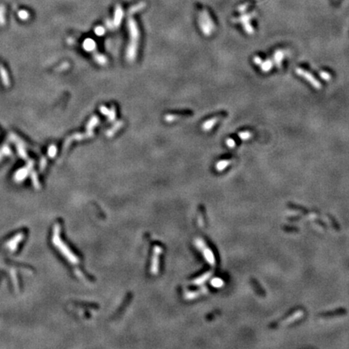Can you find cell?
<instances>
[{"label": "cell", "mask_w": 349, "mask_h": 349, "mask_svg": "<svg viewBox=\"0 0 349 349\" xmlns=\"http://www.w3.org/2000/svg\"><path fill=\"white\" fill-rule=\"evenodd\" d=\"M129 28L130 30V42L126 50V58L128 61L131 62L134 61L135 58L137 57L139 33H138L137 25L135 24L134 21L132 19H130L129 22Z\"/></svg>", "instance_id": "1"}, {"label": "cell", "mask_w": 349, "mask_h": 349, "mask_svg": "<svg viewBox=\"0 0 349 349\" xmlns=\"http://www.w3.org/2000/svg\"><path fill=\"white\" fill-rule=\"evenodd\" d=\"M58 233H59V227L57 226L56 228H55L54 235V238H53V239H54L53 241H54V243L55 244V246H56L57 248L60 249L61 253H62L64 255H66V257H67V259H68L70 261L72 262V263H74V264L78 263V259H77V258H76L75 256H74V255L68 250V248L66 247V246H64V244L61 241L60 238H59Z\"/></svg>", "instance_id": "2"}, {"label": "cell", "mask_w": 349, "mask_h": 349, "mask_svg": "<svg viewBox=\"0 0 349 349\" xmlns=\"http://www.w3.org/2000/svg\"><path fill=\"white\" fill-rule=\"evenodd\" d=\"M295 72H296L297 74H298L299 76H301V77H302L303 78H305L307 82H309V83L315 88V89L319 90L322 88V84H321L320 82H319V81L312 74L309 73L308 71H305V70H303V69L302 68H297L295 70Z\"/></svg>", "instance_id": "3"}, {"label": "cell", "mask_w": 349, "mask_h": 349, "mask_svg": "<svg viewBox=\"0 0 349 349\" xmlns=\"http://www.w3.org/2000/svg\"><path fill=\"white\" fill-rule=\"evenodd\" d=\"M10 139L12 140V142H15V144L16 145V149L17 152L19 154V155L24 159H27L28 158V155H27L26 150H25V144L24 142L19 138L17 135L15 133H10L9 135Z\"/></svg>", "instance_id": "4"}, {"label": "cell", "mask_w": 349, "mask_h": 349, "mask_svg": "<svg viewBox=\"0 0 349 349\" xmlns=\"http://www.w3.org/2000/svg\"><path fill=\"white\" fill-rule=\"evenodd\" d=\"M93 135H94L93 133H88V132H87L86 133H75V134L71 135V136H70L69 137H67V139L66 140V142L64 143V149L68 148L69 146L71 145V143L73 142L74 140L80 141V140L87 139V138L92 137H93Z\"/></svg>", "instance_id": "5"}, {"label": "cell", "mask_w": 349, "mask_h": 349, "mask_svg": "<svg viewBox=\"0 0 349 349\" xmlns=\"http://www.w3.org/2000/svg\"><path fill=\"white\" fill-rule=\"evenodd\" d=\"M30 171H31L30 168H28L27 166L25 168H21V169H19V171H17V172L16 173V174H15V179H16V182L23 181V180L26 178L27 175L29 174Z\"/></svg>", "instance_id": "6"}, {"label": "cell", "mask_w": 349, "mask_h": 349, "mask_svg": "<svg viewBox=\"0 0 349 349\" xmlns=\"http://www.w3.org/2000/svg\"><path fill=\"white\" fill-rule=\"evenodd\" d=\"M99 110H100V112H101L102 114H104V115L107 116L109 120L112 121V120H115V118H116V112H115L114 108L112 109H107L105 106H100Z\"/></svg>", "instance_id": "7"}, {"label": "cell", "mask_w": 349, "mask_h": 349, "mask_svg": "<svg viewBox=\"0 0 349 349\" xmlns=\"http://www.w3.org/2000/svg\"><path fill=\"white\" fill-rule=\"evenodd\" d=\"M273 57L274 61H275L276 66L278 68H281V66H282V61H283V59L285 57V52L281 50H276L275 54H274Z\"/></svg>", "instance_id": "8"}, {"label": "cell", "mask_w": 349, "mask_h": 349, "mask_svg": "<svg viewBox=\"0 0 349 349\" xmlns=\"http://www.w3.org/2000/svg\"><path fill=\"white\" fill-rule=\"evenodd\" d=\"M0 77H1V79H2L3 85L5 87H9L10 79L9 76H8V73H7V70L4 68V66L1 65V64H0Z\"/></svg>", "instance_id": "9"}, {"label": "cell", "mask_w": 349, "mask_h": 349, "mask_svg": "<svg viewBox=\"0 0 349 349\" xmlns=\"http://www.w3.org/2000/svg\"><path fill=\"white\" fill-rule=\"evenodd\" d=\"M83 48L87 52H92L95 50V42L92 39L87 38L83 41Z\"/></svg>", "instance_id": "10"}, {"label": "cell", "mask_w": 349, "mask_h": 349, "mask_svg": "<svg viewBox=\"0 0 349 349\" xmlns=\"http://www.w3.org/2000/svg\"><path fill=\"white\" fill-rule=\"evenodd\" d=\"M99 124V118L97 116H94L93 117L91 118V120H89V122L87 123L86 129H87V132L88 133H93V129H94L97 125Z\"/></svg>", "instance_id": "11"}, {"label": "cell", "mask_w": 349, "mask_h": 349, "mask_svg": "<svg viewBox=\"0 0 349 349\" xmlns=\"http://www.w3.org/2000/svg\"><path fill=\"white\" fill-rule=\"evenodd\" d=\"M218 119H219L218 117L211 118V119H209V120H207V121H205V122L203 124V125H202V129H203L204 131H209V130H211V129L214 126L215 124L217 123Z\"/></svg>", "instance_id": "12"}, {"label": "cell", "mask_w": 349, "mask_h": 349, "mask_svg": "<svg viewBox=\"0 0 349 349\" xmlns=\"http://www.w3.org/2000/svg\"><path fill=\"white\" fill-rule=\"evenodd\" d=\"M272 66H273V62H272V61L270 60V59H268V60H266L265 61H263V62H262V64L260 65V68H261L263 72L267 73V72H268V71L272 68Z\"/></svg>", "instance_id": "13"}, {"label": "cell", "mask_w": 349, "mask_h": 349, "mask_svg": "<svg viewBox=\"0 0 349 349\" xmlns=\"http://www.w3.org/2000/svg\"><path fill=\"white\" fill-rule=\"evenodd\" d=\"M95 60L96 61L97 63H99L101 66H104L107 63V58L106 57H104V55L99 54H96L94 55Z\"/></svg>", "instance_id": "14"}, {"label": "cell", "mask_w": 349, "mask_h": 349, "mask_svg": "<svg viewBox=\"0 0 349 349\" xmlns=\"http://www.w3.org/2000/svg\"><path fill=\"white\" fill-rule=\"evenodd\" d=\"M31 178H32V180H33V185H34V187H35L36 188H40V183H39V181H38V178H37V174H36V173L34 171H31Z\"/></svg>", "instance_id": "15"}, {"label": "cell", "mask_w": 349, "mask_h": 349, "mask_svg": "<svg viewBox=\"0 0 349 349\" xmlns=\"http://www.w3.org/2000/svg\"><path fill=\"white\" fill-rule=\"evenodd\" d=\"M122 125V122H118L116 123V125H114L113 127L112 128L111 130H109L108 132H107V136L108 137H112V135L115 133L118 130V129Z\"/></svg>", "instance_id": "16"}, {"label": "cell", "mask_w": 349, "mask_h": 349, "mask_svg": "<svg viewBox=\"0 0 349 349\" xmlns=\"http://www.w3.org/2000/svg\"><path fill=\"white\" fill-rule=\"evenodd\" d=\"M22 238V235L21 234H18V235L16 237V238H14L13 240H12L11 242H9L8 243V247H10L12 250H13V247H14V249L16 248V244L17 243L19 242V241L21 240Z\"/></svg>", "instance_id": "17"}, {"label": "cell", "mask_w": 349, "mask_h": 349, "mask_svg": "<svg viewBox=\"0 0 349 349\" xmlns=\"http://www.w3.org/2000/svg\"><path fill=\"white\" fill-rule=\"evenodd\" d=\"M57 154V146L55 145H51L48 149V155L50 158H54Z\"/></svg>", "instance_id": "18"}, {"label": "cell", "mask_w": 349, "mask_h": 349, "mask_svg": "<svg viewBox=\"0 0 349 349\" xmlns=\"http://www.w3.org/2000/svg\"><path fill=\"white\" fill-rule=\"evenodd\" d=\"M251 136H252V134L249 131H243V132H240L238 133V137H240L242 140H243V141L250 139Z\"/></svg>", "instance_id": "19"}, {"label": "cell", "mask_w": 349, "mask_h": 349, "mask_svg": "<svg viewBox=\"0 0 349 349\" xmlns=\"http://www.w3.org/2000/svg\"><path fill=\"white\" fill-rule=\"evenodd\" d=\"M319 75L323 80L325 81H330L331 79V74L330 73H328L327 71H320L319 72Z\"/></svg>", "instance_id": "20"}, {"label": "cell", "mask_w": 349, "mask_h": 349, "mask_svg": "<svg viewBox=\"0 0 349 349\" xmlns=\"http://www.w3.org/2000/svg\"><path fill=\"white\" fill-rule=\"evenodd\" d=\"M1 152H2V154L3 155L9 156L12 154V150H11V149H10V147L7 146V145H4V146H2V150H1Z\"/></svg>", "instance_id": "21"}, {"label": "cell", "mask_w": 349, "mask_h": 349, "mask_svg": "<svg viewBox=\"0 0 349 349\" xmlns=\"http://www.w3.org/2000/svg\"><path fill=\"white\" fill-rule=\"evenodd\" d=\"M230 163V161H222L217 164V169L218 171H221L224 169L225 167H227V165Z\"/></svg>", "instance_id": "22"}, {"label": "cell", "mask_w": 349, "mask_h": 349, "mask_svg": "<svg viewBox=\"0 0 349 349\" xmlns=\"http://www.w3.org/2000/svg\"><path fill=\"white\" fill-rule=\"evenodd\" d=\"M18 15H19V18L23 19V20L27 19L29 16V13H28V12H26V11H20V12H19V14Z\"/></svg>", "instance_id": "23"}, {"label": "cell", "mask_w": 349, "mask_h": 349, "mask_svg": "<svg viewBox=\"0 0 349 349\" xmlns=\"http://www.w3.org/2000/svg\"><path fill=\"white\" fill-rule=\"evenodd\" d=\"M46 164H47V160H46V158H45V157H42L41 159H40V168L41 171H43L45 170V167H46Z\"/></svg>", "instance_id": "24"}, {"label": "cell", "mask_w": 349, "mask_h": 349, "mask_svg": "<svg viewBox=\"0 0 349 349\" xmlns=\"http://www.w3.org/2000/svg\"><path fill=\"white\" fill-rule=\"evenodd\" d=\"M95 34H96V35L102 36L104 34V29L103 27H97L96 29H95Z\"/></svg>", "instance_id": "25"}, {"label": "cell", "mask_w": 349, "mask_h": 349, "mask_svg": "<svg viewBox=\"0 0 349 349\" xmlns=\"http://www.w3.org/2000/svg\"><path fill=\"white\" fill-rule=\"evenodd\" d=\"M226 143L227 146H228V147H230V148H233V147H234V146H235V142H234V140H233L232 138H229V139H227L226 142Z\"/></svg>", "instance_id": "26"}, {"label": "cell", "mask_w": 349, "mask_h": 349, "mask_svg": "<svg viewBox=\"0 0 349 349\" xmlns=\"http://www.w3.org/2000/svg\"><path fill=\"white\" fill-rule=\"evenodd\" d=\"M253 61H254V63L255 64V65H257V66H260L262 64V62H263V60L261 59V57H254V59H253Z\"/></svg>", "instance_id": "27"}, {"label": "cell", "mask_w": 349, "mask_h": 349, "mask_svg": "<svg viewBox=\"0 0 349 349\" xmlns=\"http://www.w3.org/2000/svg\"><path fill=\"white\" fill-rule=\"evenodd\" d=\"M2 152H0V159H1V158H2Z\"/></svg>", "instance_id": "28"}]
</instances>
